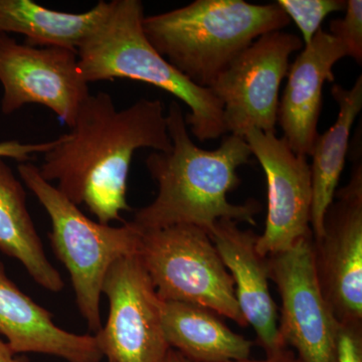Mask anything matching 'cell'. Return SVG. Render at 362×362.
Wrapping results in <instances>:
<instances>
[{
    "mask_svg": "<svg viewBox=\"0 0 362 362\" xmlns=\"http://www.w3.org/2000/svg\"><path fill=\"white\" fill-rule=\"evenodd\" d=\"M209 235L232 276L240 312L266 356L284 351L287 346L279 333L277 306L269 288L268 259L256 249L258 235L242 230L237 221L221 220Z\"/></svg>",
    "mask_w": 362,
    "mask_h": 362,
    "instance_id": "4fadbf2b",
    "label": "cell"
},
{
    "mask_svg": "<svg viewBox=\"0 0 362 362\" xmlns=\"http://www.w3.org/2000/svg\"><path fill=\"white\" fill-rule=\"evenodd\" d=\"M226 362H302L300 361L299 357L295 356L294 354L289 349H285L284 351L280 354H275V356H267L266 359L263 361H249V358L244 359V361H233Z\"/></svg>",
    "mask_w": 362,
    "mask_h": 362,
    "instance_id": "d4e9b609",
    "label": "cell"
},
{
    "mask_svg": "<svg viewBox=\"0 0 362 362\" xmlns=\"http://www.w3.org/2000/svg\"><path fill=\"white\" fill-rule=\"evenodd\" d=\"M314 268L326 302L340 326L362 325V164L337 190L323 220L322 235L312 239Z\"/></svg>",
    "mask_w": 362,
    "mask_h": 362,
    "instance_id": "ba28073f",
    "label": "cell"
},
{
    "mask_svg": "<svg viewBox=\"0 0 362 362\" xmlns=\"http://www.w3.org/2000/svg\"><path fill=\"white\" fill-rule=\"evenodd\" d=\"M171 145L160 100L140 99L119 110L110 94L98 92L88 97L70 131L42 154L37 168L71 202L110 225L130 211L126 194L135 152H168Z\"/></svg>",
    "mask_w": 362,
    "mask_h": 362,
    "instance_id": "6da1fadb",
    "label": "cell"
},
{
    "mask_svg": "<svg viewBox=\"0 0 362 362\" xmlns=\"http://www.w3.org/2000/svg\"><path fill=\"white\" fill-rule=\"evenodd\" d=\"M303 47L293 33H266L221 71L209 89L223 105L228 134L244 138L251 129L276 134L280 86L290 57Z\"/></svg>",
    "mask_w": 362,
    "mask_h": 362,
    "instance_id": "52a82bcc",
    "label": "cell"
},
{
    "mask_svg": "<svg viewBox=\"0 0 362 362\" xmlns=\"http://www.w3.org/2000/svg\"><path fill=\"white\" fill-rule=\"evenodd\" d=\"M345 16L331 21L329 33L339 40L345 47L347 57L362 63V1L349 0L345 7Z\"/></svg>",
    "mask_w": 362,
    "mask_h": 362,
    "instance_id": "44dd1931",
    "label": "cell"
},
{
    "mask_svg": "<svg viewBox=\"0 0 362 362\" xmlns=\"http://www.w3.org/2000/svg\"><path fill=\"white\" fill-rule=\"evenodd\" d=\"M102 293L110 305L106 325L95 335L111 362H164L169 346L162 324V300L138 254L117 259Z\"/></svg>",
    "mask_w": 362,
    "mask_h": 362,
    "instance_id": "9c48e42d",
    "label": "cell"
},
{
    "mask_svg": "<svg viewBox=\"0 0 362 362\" xmlns=\"http://www.w3.org/2000/svg\"><path fill=\"white\" fill-rule=\"evenodd\" d=\"M0 252L18 259L40 287L54 293L65 287L61 274L47 257L33 223L26 192L13 170L0 158Z\"/></svg>",
    "mask_w": 362,
    "mask_h": 362,
    "instance_id": "ac0fdd59",
    "label": "cell"
},
{
    "mask_svg": "<svg viewBox=\"0 0 362 362\" xmlns=\"http://www.w3.org/2000/svg\"><path fill=\"white\" fill-rule=\"evenodd\" d=\"M347 57L345 47L319 28L288 70L287 85L279 101L277 123L297 156H310L317 136L325 82L335 81L333 68Z\"/></svg>",
    "mask_w": 362,
    "mask_h": 362,
    "instance_id": "5bb4252c",
    "label": "cell"
},
{
    "mask_svg": "<svg viewBox=\"0 0 362 362\" xmlns=\"http://www.w3.org/2000/svg\"><path fill=\"white\" fill-rule=\"evenodd\" d=\"M244 138L266 175L268 211L256 249L267 258L312 238L311 169L307 157L295 154L275 133L251 129Z\"/></svg>",
    "mask_w": 362,
    "mask_h": 362,
    "instance_id": "7c38bea8",
    "label": "cell"
},
{
    "mask_svg": "<svg viewBox=\"0 0 362 362\" xmlns=\"http://www.w3.org/2000/svg\"><path fill=\"white\" fill-rule=\"evenodd\" d=\"M267 259L280 294L279 333L286 346L294 347L302 362H337L340 325L317 280L312 238Z\"/></svg>",
    "mask_w": 362,
    "mask_h": 362,
    "instance_id": "8fae6325",
    "label": "cell"
},
{
    "mask_svg": "<svg viewBox=\"0 0 362 362\" xmlns=\"http://www.w3.org/2000/svg\"><path fill=\"white\" fill-rule=\"evenodd\" d=\"M164 362H192L188 361L187 357L182 356L180 352L176 350L169 349L168 356H166L165 361Z\"/></svg>",
    "mask_w": 362,
    "mask_h": 362,
    "instance_id": "484cf974",
    "label": "cell"
},
{
    "mask_svg": "<svg viewBox=\"0 0 362 362\" xmlns=\"http://www.w3.org/2000/svg\"><path fill=\"white\" fill-rule=\"evenodd\" d=\"M337 362H362V325L340 326Z\"/></svg>",
    "mask_w": 362,
    "mask_h": 362,
    "instance_id": "7402d4cb",
    "label": "cell"
},
{
    "mask_svg": "<svg viewBox=\"0 0 362 362\" xmlns=\"http://www.w3.org/2000/svg\"><path fill=\"white\" fill-rule=\"evenodd\" d=\"M140 233L137 254L162 301L197 305L247 327L232 276L204 228L177 225Z\"/></svg>",
    "mask_w": 362,
    "mask_h": 362,
    "instance_id": "8992f818",
    "label": "cell"
},
{
    "mask_svg": "<svg viewBox=\"0 0 362 362\" xmlns=\"http://www.w3.org/2000/svg\"><path fill=\"white\" fill-rule=\"evenodd\" d=\"M162 324L170 349L192 362L244 361L252 342L237 334L218 314L197 305L162 301Z\"/></svg>",
    "mask_w": 362,
    "mask_h": 362,
    "instance_id": "2e32d148",
    "label": "cell"
},
{
    "mask_svg": "<svg viewBox=\"0 0 362 362\" xmlns=\"http://www.w3.org/2000/svg\"><path fill=\"white\" fill-rule=\"evenodd\" d=\"M0 362H30L28 357L16 354L6 341L0 338Z\"/></svg>",
    "mask_w": 362,
    "mask_h": 362,
    "instance_id": "cb8c5ba5",
    "label": "cell"
},
{
    "mask_svg": "<svg viewBox=\"0 0 362 362\" xmlns=\"http://www.w3.org/2000/svg\"><path fill=\"white\" fill-rule=\"evenodd\" d=\"M108 2L85 13L52 11L33 0H0V35L18 33L26 45L78 51L106 13Z\"/></svg>",
    "mask_w": 362,
    "mask_h": 362,
    "instance_id": "d6986e66",
    "label": "cell"
},
{
    "mask_svg": "<svg viewBox=\"0 0 362 362\" xmlns=\"http://www.w3.org/2000/svg\"><path fill=\"white\" fill-rule=\"evenodd\" d=\"M18 171L51 220L52 251L70 274L78 311L96 334L103 327L100 305L105 277L117 259L137 254L141 233L129 221L112 226L90 220L30 162L20 163Z\"/></svg>",
    "mask_w": 362,
    "mask_h": 362,
    "instance_id": "5b68a950",
    "label": "cell"
},
{
    "mask_svg": "<svg viewBox=\"0 0 362 362\" xmlns=\"http://www.w3.org/2000/svg\"><path fill=\"white\" fill-rule=\"evenodd\" d=\"M108 362H111V361H108Z\"/></svg>",
    "mask_w": 362,
    "mask_h": 362,
    "instance_id": "4316f807",
    "label": "cell"
},
{
    "mask_svg": "<svg viewBox=\"0 0 362 362\" xmlns=\"http://www.w3.org/2000/svg\"><path fill=\"white\" fill-rule=\"evenodd\" d=\"M0 83L2 113L42 105L69 128L90 95L78 69L77 52L21 44L8 35H0Z\"/></svg>",
    "mask_w": 362,
    "mask_h": 362,
    "instance_id": "30bf717a",
    "label": "cell"
},
{
    "mask_svg": "<svg viewBox=\"0 0 362 362\" xmlns=\"http://www.w3.org/2000/svg\"><path fill=\"white\" fill-rule=\"evenodd\" d=\"M331 95L339 107L337 121L326 132L317 136L310 156L311 230L313 240L322 235L324 216L334 199L349 153L352 125L361 111V76L357 78L351 89L333 85Z\"/></svg>",
    "mask_w": 362,
    "mask_h": 362,
    "instance_id": "e0dca14e",
    "label": "cell"
},
{
    "mask_svg": "<svg viewBox=\"0 0 362 362\" xmlns=\"http://www.w3.org/2000/svg\"><path fill=\"white\" fill-rule=\"evenodd\" d=\"M56 139L40 143H23L18 140L0 142V158H11L25 163L37 154H45L54 146Z\"/></svg>",
    "mask_w": 362,
    "mask_h": 362,
    "instance_id": "603a6c76",
    "label": "cell"
},
{
    "mask_svg": "<svg viewBox=\"0 0 362 362\" xmlns=\"http://www.w3.org/2000/svg\"><path fill=\"white\" fill-rule=\"evenodd\" d=\"M277 4L299 28L304 45L311 42L326 16L346 7L345 0H279Z\"/></svg>",
    "mask_w": 362,
    "mask_h": 362,
    "instance_id": "ffe728a7",
    "label": "cell"
},
{
    "mask_svg": "<svg viewBox=\"0 0 362 362\" xmlns=\"http://www.w3.org/2000/svg\"><path fill=\"white\" fill-rule=\"evenodd\" d=\"M291 23L275 4L244 0H195L187 6L145 16L150 44L190 82L209 88L255 40Z\"/></svg>",
    "mask_w": 362,
    "mask_h": 362,
    "instance_id": "277c9868",
    "label": "cell"
},
{
    "mask_svg": "<svg viewBox=\"0 0 362 362\" xmlns=\"http://www.w3.org/2000/svg\"><path fill=\"white\" fill-rule=\"evenodd\" d=\"M0 335L16 354H40L68 362H100L103 354L95 335L62 329L52 314L7 277L0 261Z\"/></svg>",
    "mask_w": 362,
    "mask_h": 362,
    "instance_id": "9a60e30c",
    "label": "cell"
},
{
    "mask_svg": "<svg viewBox=\"0 0 362 362\" xmlns=\"http://www.w3.org/2000/svg\"><path fill=\"white\" fill-rule=\"evenodd\" d=\"M166 116L171 149L152 152L145 161L158 192L151 204L135 211L131 225L140 233L192 225L207 233L221 220L256 226L258 202L233 204L228 199L242 181L238 169L252 156L245 138L225 135L218 148L204 150L190 139L177 101L171 102Z\"/></svg>",
    "mask_w": 362,
    "mask_h": 362,
    "instance_id": "7a4b0ae2",
    "label": "cell"
},
{
    "mask_svg": "<svg viewBox=\"0 0 362 362\" xmlns=\"http://www.w3.org/2000/svg\"><path fill=\"white\" fill-rule=\"evenodd\" d=\"M140 0H112L106 13L78 47V64L90 83L129 78L165 90L187 105L190 132L201 142L228 133L223 107L209 88L190 82L150 44Z\"/></svg>",
    "mask_w": 362,
    "mask_h": 362,
    "instance_id": "3957f363",
    "label": "cell"
}]
</instances>
